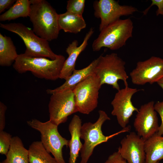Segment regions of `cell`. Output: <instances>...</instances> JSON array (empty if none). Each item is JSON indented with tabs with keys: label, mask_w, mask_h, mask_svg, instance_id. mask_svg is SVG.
<instances>
[{
	"label": "cell",
	"mask_w": 163,
	"mask_h": 163,
	"mask_svg": "<svg viewBox=\"0 0 163 163\" xmlns=\"http://www.w3.org/2000/svg\"><path fill=\"white\" fill-rule=\"evenodd\" d=\"M95 74L99 78L101 85L106 84L118 91L120 89L118 81H123L125 87L128 86L129 76L125 70V62L117 54L112 53L98 57Z\"/></svg>",
	"instance_id": "6"
},
{
	"label": "cell",
	"mask_w": 163,
	"mask_h": 163,
	"mask_svg": "<svg viewBox=\"0 0 163 163\" xmlns=\"http://www.w3.org/2000/svg\"><path fill=\"white\" fill-rule=\"evenodd\" d=\"M94 33V29L91 28L85 35L82 43L79 46L77 40H73L69 45L66 50L68 57L64 62L59 78L66 80L72 75L75 69V63L78 57L86 48L88 41Z\"/></svg>",
	"instance_id": "15"
},
{
	"label": "cell",
	"mask_w": 163,
	"mask_h": 163,
	"mask_svg": "<svg viewBox=\"0 0 163 163\" xmlns=\"http://www.w3.org/2000/svg\"><path fill=\"white\" fill-rule=\"evenodd\" d=\"M157 83L163 90V78L159 80Z\"/></svg>",
	"instance_id": "31"
},
{
	"label": "cell",
	"mask_w": 163,
	"mask_h": 163,
	"mask_svg": "<svg viewBox=\"0 0 163 163\" xmlns=\"http://www.w3.org/2000/svg\"><path fill=\"white\" fill-rule=\"evenodd\" d=\"M51 95L48 104L49 120L58 126L78 110L73 90L66 89Z\"/></svg>",
	"instance_id": "9"
},
{
	"label": "cell",
	"mask_w": 163,
	"mask_h": 163,
	"mask_svg": "<svg viewBox=\"0 0 163 163\" xmlns=\"http://www.w3.org/2000/svg\"><path fill=\"white\" fill-rule=\"evenodd\" d=\"M104 163H128L117 151L110 155Z\"/></svg>",
	"instance_id": "28"
},
{
	"label": "cell",
	"mask_w": 163,
	"mask_h": 163,
	"mask_svg": "<svg viewBox=\"0 0 163 163\" xmlns=\"http://www.w3.org/2000/svg\"><path fill=\"white\" fill-rule=\"evenodd\" d=\"M82 123L80 117L74 115L69 125V130L71 136L68 145L70 149L69 163H76L83 146L80 141Z\"/></svg>",
	"instance_id": "17"
},
{
	"label": "cell",
	"mask_w": 163,
	"mask_h": 163,
	"mask_svg": "<svg viewBox=\"0 0 163 163\" xmlns=\"http://www.w3.org/2000/svg\"><path fill=\"white\" fill-rule=\"evenodd\" d=\"M29 17L33 30L38 36L48 41L56 39L60 30L59 14L45 0H30Z\"/></svg>",
	"instance_id": "1"
},
{
	"label": "cell",
	"mask_w": 163,
	"mask_h": 163,
	"mask_svg": "<svg viewBox=\"0 0 163 163\" xmlns=\"http://www.w3.org/2000/svg\"><path fill=\"white\" fill-rule=\"evenodd\" d=\"M65 60V57L61 55L51 60L29 56L23 53L18 54L13 66L19 73L30 71L38 78L54 81L59 78Z\"/></svg>",
	"instance_id": "2"
},
{
	"label": "cell",
	"mask_w": 163,
	"mask_h": 163,
	"mask_svg": "<svg viewBox=\"0 0 163 163\" xmlns=\"http://www.w3.org/2000/svg\"><path fill=\"white\" fill-rule=\"evenodd\" d=\"M145 140L137 133L131 132L121 140L117 152L128 163H145Z\"/></svg>",
	"instance_id": "14"
},
{
	"label": "cell",
	"mask_w": 163,
	"mask_h": 163,
	"mask_svg": "<svg viewBox=\"0 0 163 163\" xmlns=\"http://www.w3.org/2000/svg\"><path fill=\"white\" fill-rule=\"evenodd\" d=\"M159 163V161H158L155 163Z\"/></svg>",
	"instance_id": "32"
},
{
	"label": "cell",
	"mask_w": 163,
	"mask_h": 163,
	"mask_svg": "<svg viewBox=\"0 0 163 163\" xmlns=\"http://www.w3.org/2000/svg\"><path fill=\"white\" fill-rule=\"evenodd\" d=\"M29 163H57L46 150L41 141H34L29 146Z\"/></svg>",
	"instance_id": "22"
},
{
	"label": "cell",
	"mask_w": 163,
	"mask_h": 163,
	"mask_svg": "<svg viewBox=\"0 0 163 163\" xmlns=\"http://www.w3.org/2000/svg\"><path fill=\"white\" fill-rule=\"evenodd\" d=\"M58 24L60 30L73 34L79 33L86 26L82 16L67 11L59 14Z\"/></svg>",
	"instance_id": "19"
},
{
	"label": "cell",
	"mask_w": 163,
	"mask_h": 163,
	"mask_svg": "<svg viewBox=\"0 0 163 163\" xmlns=\"http://www.w3.org/2000/svg\"><path fill=\"white\" fill-rule=\"evenodd\" d=\"M133 29V22L129 18L120 19L112 23L100 31L93 42V50L97 51L103 47L113 50L119 49L132 37Z\"/></svg>",
	"instance_id": "4"
},
{
	"label": "cell",
	"mask_w": 163,
	"mask_h": 163,
	"mask_svg": "<svg viewBox=\"0 0 163 163\" xmlns=\"http://www.w3.org/2000/svg\"><path fill=\"white\" fill-rule=\"evenodd\" d=\"M6 158L0 163H29L28 150L24 147L18 136L12 137Z\"/></svg>",
	"instance_id": "20"
},
{
	"label": "cell",
	"mask_w": 163,
	"mask_h": 163,
	"mask_svg": "<svg viewBox=\"0 0 163 163\" xmlns=\"http://www.w3.org/2000/svg\"><path fill=\"white\" fill-rule=\"evenodd\" d=\"M18 55L11 38L0 33V65L9 67L15 62Z\"/></svg>",
	"instance_id": "21"
},
{
	"label": "cell",
	"mask_w": 163,
	"mask_h": 163,
	"mask_svg": "<svg viewBox=\"0 0 163 163\" xmlns=\"http://www.w3.org/2000/svg\"><path fill=\"white\" fill-rule=\"evenodd\" d=\"M7 109L6 106L0 102V131L4 129L5 125V114Z\"/></svg>",
	"instance_id": "29"
},
{
	"label": "cell",
	"mask_w": 163,
	"mask_h": 163,
	"mask_svg": "<svg viewBox=\"0 0 163 163\" xmlns=\"http://www.w3.org/2000/svg\"><path fill=\"white\" fill-rule=\"evenodd\" d=\"M145 163H155L163 159V136L156 133L144 143Z\"/></svg>",
	"instance_id": "18"
},
{
	"label": "cell",
	"mask_w": 163,
	"mask_h": 163,
	"mask_svg": "<svg viewBox=\"0 0 163 163\" xmlns=\"http://www.w3.org/2000/svg\"><path fill=\"white\" fill-rule=\"evenodd\" d=\"M129 75L135 85L157 82L163 78V59L152 56L145 60L139 61Z\"/></svg>",
	"instance_id": "11"
},
{
	"label": "cell",
	"mask_w": 163,
	"mask_h": 163,
	"mask_svg": "<svg viewBox=\"0 0 163 163\" xmlns=\"http://www.w3.org/2000/svg\"><path fill=\"white\" fill-rule=\"evenodd\" d=\"M98 57L92 61L88 66L79 70L75 69L72 75L60 86L54 89H47V94H51L66 89L73 90L75 87L89 76L95 73Z\"/></svg>",
	"instance_id": "16"
},
{
	"label": "cell",
	"mask_w": 163,
	"mask_h": 163,
	"mask_svg": "<svg viewBox=\"0 0 163 163\" xmlns=\"http://www.w3.org/2000/svg\"><path fill=\"white\" fill-rule=\"evenodd\" d=\"M28 125L38 131L41 134V142L49 153H51L57 163H66L62 149L69 145V141L62 137L58 129V126L50 120L42 122L35 119L27 121Z\"/></svg>",
	"instance_id": "7"
},
{
	"label": "cell",
	"mask_w": 163,
	"mask_h": 163,
	"mask_svg": "<svg viewBox=\"0 0 163 163\" xmlns=\"http://www.w3.org/2000/svg\"><path fill=\"white\" fill-rule=\"evenodd\" d=\"M141 90H142L125 87L118 91L111 102L113 108L111 114L116 117L118 123L123 128L127 126L133 112L138 111L133 105L131 99L135 93Z\"/></svg>",
	"instance_id": "12"
},
{
	"label": "cell",
	"mask_w": 163,
	"mask_h": 163,
	"mask_svg": "<svg viewBox=\"0 0 163 163\" xmlns=\"http://www.w3.org/2000/svg\"><path fill=\"white\" fill-rule=\"evenodd\" d=\"M30 4V0H16L8 11L0 15V21H10L20 17H29Z\"/></svg>",
	"instance_id": "23"
},
{
	"label": "cell",
	"mask_w": 163,
	"mask_h": 163,
	"mask_svg": "<svg viewBox=\"0 0 163 163\" xmlns=\"http://www.w3.org/2000/svg\"><path fill=\"white\" fill-rule=\"evenodd\" d=\"M0 27L15 33L22 40L26 47L25 54L29 56L56 59L59 55L55 53L50 46L49 41L37 35L31 29L20 23H0Z\"/></svg>",
	"instance_id": "5"
},
{
	"label": "cell",
	"mask_w": 163,
	"mask_h": 163,
	"mask_svg": "<svg viewBox=\"0 0 163 163\" xmlns=\"http://www.w3.org/2000/svg\"><path fill=\"white\" fill-rule=\"evenodd\" d=\"M16 0H0V13L4 11L7 8L11 6Z\"/></svg>",
	"instance_id": "30"
},
{
	"label": "cell",
	"mask_w": 163,
	"mask_h": 163,
	"mask_svg": "<svg viewBox=\"0 0 163 163\" xmlns=\"http://www.w3.org/2000/svg\"><path fill=\"white\" fill-rule=\"evenodd\" d=\"M154 102L151 101L142 105L134 120L133 126L137 134L145 140L157 133L159 126Z\"/></svg>",
	"instance_id": "13"
},
{
	"label": "cell",
	"mask_w": 163,
	"mask_h": 163,
	"mask_svg": "<svg viewBox=\"0 0 163 163\" xmlns=\"http://www.w3.org/2000/svg\"><path fill=\"white\" fill-rule=\"evenodd\" d=\"M12 136L4 131H0V153L6 155L9 149Z\"/></svg>",
	"instance_id": "25"
},
{
	"label": "cell",
	"mask_w": 163,
	"mask_h": 163,
	"mask_svg": "<svg viewBox=\"0 0 163 163\" xmlns=\"http://www.w3.org/2000/svg\"><path fill=\"white\" fill-rule=\"evenodd\" d=\"M93 7L95 17L101 20L100 31L112 23L120 19L122 16H128L138 11L131 5H121L114 0H99L94 2Z\"/></svg>",
	"instance_id": "10"
},
{
	"label": "cell",
	"mask_w": 163,
	"mask_h": 163,
	"mask_svg": "<svg viewBox=\"0 0 163 163\" xmlns=\"http://www.w3.org/2000/svg\"><path fill=\"white\" fill-rule=\"evenodd\" d=\"M99 117L94 123H85L82 125L80 130V138L84 143L80 150L81 160L80 163H87L92 155L94 148L97 145L107 142L113 136L122 133L129 131L130 126H128L118 132L109 136H106L102 131V126L110 118L104 111L99 110Z\"/></svg>",
	"instance_id": "3"
},
{
	"label": "cell",
	"mask_w": 163,
	"mask_h": 163,
	"mask_svg": "<svg viewBox=\"0 0 163 163\" xmlns=\"http://www.w3.org/2000/svg\"><path fill=\"white\" fill-rule=\"evenodd\" d=\"M154 107L155 111L159 114L161 121L157 133L160 136H163V101L157 102L154 104Z\"/></svg>",
	"instance_id": "26"
},
{
	"label": "cell",
	"mask_w": 163,
	"mask_h": 163,
	"mask_svg": "<svg viewBox=\"0 0 163 163\" xmlns=\"http://www.w3.org/2000/svg\"><path fill=\"white\" fill-rule=\"evenodd\" d=\"M85 0H69L67 1V11L82 16L84 11Z\"/></svg>",
	"instance_id": "24"
},
{
	"label": "cell",
	"mask_w": 163,
	"mask_h": 163,
	"mask_svg": "<svg viewBox=\"0 0 163 163\" xmlns=\"http://www.w3.org/2000/svg\"><path fill=\"white\" fill-rule=\"evenodd\" d=\"M101 86L99 78L94 73L75 87L73 91L78 112L88 114L96 108Z\"/></svg>",
	"instance_id": "8"
},
{
	"label": "cell",
	"mask_w": 163,
	"mask_h": 163,
	"mask_svg": "<svg viewBox=\"0 0 163 163\" xmlns=\"http://www.w3.org/2000/svg\"><path fill=\"white\" fill-rule=\"evenodd\" d=\"M151 5L145 10L142 11L144 15H146L149 9L153 6L155 5L158 7V9L156 12V15H163V0H151Z\"/></svg>",
	"instance_id": "27"
}]
</instances>
